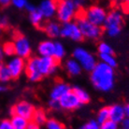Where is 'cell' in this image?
Masks as SVG:
<instances>
[{
  "instance_id": "f546056e",
  "label": "cell",
  "mask_w": 129,
  "mask_h": 129,
  "mask_svg": "<svg viewBox=\"0 0 129 129\" xmlns=\"http://www.w3.org/2000/svg\"><path fill=\"white\" fill-rule=\"evenodd\" d=\"M45 127L46 129H66L64 124L54 118L48 119L47 123H45Z\"/></svg>"
},
{
  "instance_id": "9a60e30c",
  "label": "cell",
  "mask_w": 129,
  "mask_h": 129,
  "mask_svg": "<svg viewBox=\"0 0 129 129\" xmlns=\"http://www.w3.org/2000/svg\"><path fill=\"white\" fill-rule=\"evenodd\" d=\"M72 90L70 85L64 81H58L52 86L50 92V99L59 101L64 94H67Z\"/></svg>"
},
{
  "instance_id": "7bdbcfd3",
  "label": "cell",
  "mask_w": 129,
  "mask_h": 129,
  "mask_svg": "<svg viewBox=\"0 0 129 129\" xmlns=\"http://www.w3.org/2000/svg\"><path fill=\"white\" fill-rule=\"evenodd\" d=\"M123 7H124V10H125L126 12L129 13V0H127L125 3H124V5H123Z\"/></svg>"
},
{
  "instance_id": "8992f818",
  "label": "cell",
  "mask_w": 129,
  "mask_h": 129,
  "mask_svg": "<svg viewBox=\"0 0 129 129\" xmlns=\"http://www.w3.org/2000/svg\"><path fill=\"white\" fill-rule=\"evenodd\" d=\"M107 14L108 12L103 7L99 5H92L83 12V16L93 24L101 27L104 25Z\"/></svg>"
},
{
  "instance_id": "d590c367",
  "label": "cell",
  "mask_w": 129,
  "mask_h": 129,
  "mask_svg": "<svg viewBox=\"0 0 129 129\" xmlns=\"http://www.w3.org/2000/svg\"><path fill=\"white\" fill-rule=\"evenodd\" d=\"M37 9H38V7H36L35 5L33 3H31V2H27V4H26V6H25V10H26V11H28V13L33 12V11L36 10Z\"/></svg>"
},
{
  "instance_id": "4dcf8cb0",
  "label": "cell",
  "mask_w": 129,
  "mask_h": 129,
  "mask_svg": "<svg viewBox=\"0 0 129 129\" xmlns=\"http://www.w3.org/2000/svg\"><path fill=\"white\" fill-rule=\"evenodd\" d=\"M100 129H119V124L109 120L102 124H100Z\"/></svg>"
},
{
  "instance_id": "ee69618b",
  "label": "cell",
  "mask_w": 129,
  "mask_h": 129,
  "mask_svg": "<svg viewBox=\"0 0 129 129\" xmlns=\"http://www.w3.org/2000/svg\"><path fill=\"white\" fill-rule=\"evenodd\" d=\"M5 91H6V87L4 85H2V84H0V94L5 92Z\"/></svg>"
},
{
  "instance_id": "1f68e13d",
  "label": "cell",
  "mask_w": 129,
  "mask_h": 129,
  "mask_svg": "<svg viewBox=\"0 0 129 129\" xmlns=\"http://www.w3.org/2000/svg\"><path fill=\"white\" fill-rule=\"evenodd\" d=\"M81 129H100V124L95 120H91L85 123Z\"/></svg>"
},
{
  "instance_id": "ac0fdd59",
  "label": "cell",
  "mask_w": 129,
  "mask_h": 129,
  "mask_svg": "<svg viewBox=\"0 0 129 129\" xmlns=\"http://www.w3.org/2000/svg\"><path fill=\"white\" fill-rule=\"evenodd\" d=\"M44 32L50 39H56L61 34V24L56 21H49L43 25Z\"/></svg>"
},
{
  "instance_id": "83f0119b",
  "label": "cell",
  "mask_w": 129,
  "mask_h": 129,
  "mask_svg": "<svg viewBox=\"0 0 129 129\" xmlns=\"http://www.w3.org/2000/svg\"><path fill=\"white\" fill-rule=\"evenodd\" d=\"M97 51H98V53L100 54H113L114 53V51H113L112 47L107 43V42H100L99 44L97 45Z\"/></svg>"
},
{
  "instance_id": "8d00e7d4",
  "label": "cell",
  "mask_w": 129,
  "mask_h": 129,
  "mask_svg": "<svg viewBox=\"0 0 129 129\" xmlns=\"http://www.w3.org/2000/svg\"><path fill=\"white\" fill-rule=\"evenodd\" d=\"M8 25H9V18L7 16H2V19L0 21V26L4 29L8 27Z\"/></svg>"
},
{
  "instance_id": "7c38bea8",
  "label": "cell",
  "mask_w": 129,
  "mask_h": 129,
  "mask_svg": "<svg viewBox=\"0 0 129 129\" xmlns=\"http://www.w3.org/2000/svg\"><path fill=\"white\" fill-rule=\"evenodd\" d=\"M25 64L26 62L24 61V59L20 58L15 55L8 61L6 66L9 68L12 79H18L23 73V71H25Z\"/></svg>"
},
{
  "instance_id": "603a6c76",
  "label": "cell",
  "mask_w": 129,
  "mask_h": 129,
  "mask_svg": "<svg viewBox=\"0 0 129 129\" xmlns=\"http://www.w3.org/2000/svg\"><path fill=\"white\" fill-rule=\"evenodd\" d=\"M66 53H67V51H66V48H64V44L60 41H55L52 57H53L56 61L63 60V59L64 58V56H66Z\"/></svg>"
},
{
  "instance_id": "5b68a950",
  "label": "cell",
  "mask_w": 129,
  "mask_h": 129,
  "mask_svg": "<svg viewBox=\"0 0 129 129\" xmlns=\"http://www.w3.org/2000/svg\"><path fill=\"white\" fill-rule=\"evenodd\" d=\"M76 23H77L78 26L80 28L82 38H84V39L95 40V39H98L102 36V32H103L102 28L90 23L83 15L78 17Z\"/></svg>"
},
{
  "instance_id": "f35d334b",
  "label": "cell",
  "mask_w": 129,
  "mask_h": 129,
  "mask_svg": "<svg viewBox=\"0 0 129 129\" xmlns=\"http://www.w3.org/2000/svg\"><path fill=\"white\" fill-rule=\"evenodd\" d=\"M121 124H122V129H129V118H124Z\"/></svg>"
},
{
  "instance_id": "277c9868",
  "label": "cell",
  "mask_w": 129,
  "mask_h": 129,
  "mask_svg": "<svg viewBox=\"0 0 129 129\" xmlns=\"http://www.w3.org/2000/svg\"><path fill=\"white\" fill-rule=\"evenodd\" d=\"M72 58L80 64L82 70L87 72H91L97 64L95 56L83 47L75 48L72 52Z\"/></svg>"
},
{
  "instance_id": "9c48e42d",
  "label": "cell",
  "mask_w": 129,
  "mask_h": 129,
  "mask_svg": "<svg viewBox=\"0 0 129 129\" xmlns=\"http://www.w3.org/2000/svg\"><path fill=\"white\" fill-rule=\"evenodd\" d=\"M60 36L62 38L70 39V40L76 42L81 41V39H83L76 22H70V23L62 24Z\"/></svg>"
},
{
  "instance_id": "4316f807",
  "label": "cell",
  "mask_w": 129,
  "mask_h": 129,
  "mask_svg": "<svg viewBox=\"0 0 129 129\" xmlns=\"http://www.w3.org/2000/svg\"><path fill=\"white\" fill-rule=\"evenodd\" d=\"M12 79L9 68L5 64H0V83H7Z\"/></svg>"
},
{
  "instance_id": "d4e9b609",
  "label": "cell",
  "mask_w": 129,
  "mask_h": 129,
  "mask_svg": "<svg viewBox=\"0 0 129 129\" xmlns=\"http://www.w3.org/2000/svg\"><path fill=\"white\" fill-rule=\"evenodd\" d=\"M99 58L101 63L109 66L113 69L117 67V60L114 57V54H100Z\"/></svg>"
},
{
  "instance_id": "f6af8a7d",
  "label": "cell",
  "mask_w": 129,
  "mask_h": 129,
  "mask_svg": "<svg viewBox=\"0 0 129 129\" xmlns=\"http://www.w3.org/2000/svg\"><path fill=\"white\" fill-rule=\"evenodd\" d=\"M2 32H3V28L0 26V36H1V34H2Z\"/></svg>"
},
{
  "instance_id": "e575fe53",
  "label": "cell",
  "mask_w": 129,
  "mask_h": 129,
  "mask_svg": "<svg viewBox=\"0 0 129 129\" xmlns=\"http://www.w3.org/2000/svg\"><path fill=\"white\" fill-rule=\"evenodd\" d=\"M49 108L52 110H60V106H59V102L58 101H54V100H51L49 101L48 103Z\"/></svg>"
},
{
  "instance_id": "7402d4cb",
  "label": "cell",
  "mask_w": 129,
  "mask_h": 129,
  "mask_svg": "<svg viewBox=\"0 0 129 129\" xmlns=\"http://www.w3.org/2000/svg\"><path fill=\"white\" fill-rule=\"evenodd\" d=\"M32 120L34 123H36L37 124H39V126L45 125V123H47V121H48L47 114H46L45 110H42V109H36Z\"/></svg>"
},
{
  "instance_id": "30bf717a",
  "label": "cell",
  "mask_w": 129,
  "mask_h": 129,
  "mask_svg": "<svg viewBox=\"0 0 129 129\" xmlns=\"http://www.w3.org/2000/svg\"><path fill=\"white\" fill-rule=\"evenodd\" d=\"M38 66L39 72L43 77L54 74L58 68V63L53 57H39Z\"/></svg>"
},
{
  "instance_id": "4fadbf2b",
  "label": "cell",
  "mask_w": 129,
  "mask_h": 129,
  "mask_svg": "<svg viewBox=\"0 0 129 129\" xmlns=\"http://www.w3.org/2000/svg\"><path fill=\"white\" fill-rule=\"evenodd\" d=\"M58 102L60 109L64 110H68V111L77 110L81 106V103L80 102V100L78 99V97L72 92V90L67 94H64Z\"/></svg>"
},
{
  "instance_id": "bcb514c9",
  "label": "cell",
  "mask_w": 129,
  "mask_h": 129,
  "mask_svg": "<svg viewBox=\"0 0 129 129\" xmlns=\"http://www.w3.org/2000/svg\"><path fill=\"white\" fill-rule=\"evenodd\" d=\"M1 19H2V14H1V12H0V21H1Z\"/></svg>"
},
{
  "instance_id": "e0dca14e",
  "label": "cell",
  "mask_w": 129,
  "mask_h": 129,
  "mask_svg": "<svg viewBox=\"0 0 129 129\" xmlns=\"http://www.w3.org/2000/svg\"><path fill=\"white\" fill-rule=\"evenodd\" d=\"M54 50V41L46 39L39 42L38 45V53L40 57H52Z\"/></svg>"
},
{
  "instance_id": "6da1fadb",
  "label": "cell",
  "mask_w": 129,
  "mask_h": 129,
  "mask_svg": "<svg viewBox=\"0 0 129 129\" xmlns=\"http://www.w3.org/2000/svg\"><path fill=\"white\" fill-rule=\"evenodd\" d=\"M91 83L95 90L107 93L113 89L115 84V72L109 66L98 62L90 72Z\"/></svg>"
},
{
  "instance_id": "60d3db41",
  "label": "cell",
  "mask_w": 129,
  "mask_h": 129,
  "mask_svg": "<svg viewBox=\"0 0 129 129\" xmlns=\"http://www.w3.org/2000/svg\"><path fill=\"white\" fill-rule=\"evenodd\" d=\"M11 4V1L10 0H0V6L2 7H8Z\"/></svg>"
},
{
  "instance_id": "52a82bcc",
  "label": "cell",
  "mask_w": 129,
  "mask_h": 129,
  "mask_svg": "<svg viewBox=\"0 0 129 129\" xmlns=\"http://www.w3.org/2000/svg\"><path fill=\"white\" fill-rule=\"evenodd\" d=\"M12 42L14 44L16 56L23 59L30 58V55L32 53V47L29 39L25 36L23 34H17Z\"/></svg>"
},
{
  "instance_id": "836d02e7",
  "label": "cell",
  "mask_w": 129,
  "mask_h": 129,
  "mask_svg": "<svg viewBox=\"0 0 129 129\" xmlns=\"http://www.w3.org/2000/svg\"><path fill=\"white\" fill-rule=\"evenodd\" d=\"M0 129H13L10 120L4 119L0 121Z\"/></svg>"
},
{
  "instance_id": "ffe728a7",
  "label": "cell",
  "mask_w": 129,
  "mask_h": 129,
  "mask_svg": "<svg viewBox=\"0 0 129 129\" xmlns=\"http://www.w3.org/2000/svg\"><path fill=\"white\" fill-rule=\"evenodd\" d=\"M72 92L76 94V96L78 97V99L80 100L81 105L82 104H87L90 102L91 96L89 93L85 89L80 87V86H74L72 88Z\"/></svg>"
},
{
  "instance_id": "8fae6325",
  "label": "cell",
  "mask_w": 129,
  "mask_h": 129,
  "mask_svg": "<svg viewBox=\"0 0 129 129\" xmlns=\"http://www.w3.org/2000/svg\"><path fill=\"white\" fill-rule=\"evenodd\" d=\"M38 61H39V56L30 57L25 64L26 76L28 78V80L32 82H38V81H41L43 78V76L40 74L39 70Z\"/></svg>"
},
{
  "instance_id": "2e32d148",
  "label": "cell",
  "mask_w": 129,
  "mask_h": 129,
  "mask_svg": "<svg viewBox=\"0 0 129 129\" xmlns=\"http://www.w3.org/2000/svg\"><path fill=\"white\" fill-rule=\"evenodd\" d=\"M109 112H110V121L118 124L122 123L124 118H126L124 106L121 104H113L110 107H109Z\"/></svg>"
},
{
  "instance_id": "74e56055",
  "label": "cell",
  "mask_w": 129,
  "mask_h": 129,
  "mask_svg": "<svg viewBox=\"0 0 129 129\" xmlns=\"http://www.w3.org/2000/svg\"><path fill=\"white\" fill-rule=\"evenodd\" d=\"M26 129H40V126H39V124H37L36 123H34L32 121V122H29V123H28Z\"/></svg>"
},
{
  "instance_id": "44dd1931",
  "label": "cell",
  "mask_w": 129,
  "mask_h": 129,
  "mask_svg": "<svg viewBox=\"0 0 129 129\" xmlns=\"http://www.w3.org/2000/svg\"><path fill=\"white\" fill-rule=\"evenodd\" d=\"M29 21L30 23H32L33 25L36 27H42L43 23H44V17L42 15V13L40 12V10L39 9H37L36 10H34L33 12H30L29 15Z\"/></svg>"
},
{
  "instance_id": "d6a6232c",
  "label": "cell",
  "mask_w": 129,
  "mask_h": 129,
  "mask_svg": "<svg viewBox=\"0 0 129 129\" xmlns=\"http://www.w3.org/2000/svg\"><path fill=\"white\" fill-rule=\"evenodd\" d=\"M27 2L28 1H26V0H12L11 1V5L14 8L18 9V10H23V9H25Z\"/></svg>"
},
{
  "instance_id": "3957f363",
  "label": "cell",
  "mask_w": 129,
  "mask_h": 129,
  "mask_svg": "<svg viewBox=\"0 0 129 129\" xmlns=\"http://www.w3.org/2000/svg\"><path fill=\"white\" fill-rule=\"evenodd\" d=\"M79 7L75 1L72 0H63L57 3L56 18L62 24L72 22V20L77 16Z\"/></svg>"
},
{
  "instance_id": "7a4b0ae2",
  "label": "cell",
  "mask_w": 129,
  "mask_h": 129,
  "mask_svg": "<svg viewBox=\"0 0 129 129\" xmlns=\"http://www.w3.org/2000/svg\"><path fill=\"white\" fill-rule=\"evenodd\" d=\"M123 23V14L120 10L114 9L108 12L106 21L104 23V28L107 35L114 38L120 35Z\"/></svg>"
},
{
  "instance_id": "b9f144b4",
  "label": "cell",
  "mask_w": 129,
  "mask_h": 129,
  "mask_svg": "<svg viewBox=\"0 0 129 129\" xmlns=\"http://www.w3.org/2000/svg\"><path fill=\"white\" fill-rule=\"evenodd\" d=\"M124 109H125V115L126 118H129V103H127L124 106Z\"/></svg>"
},
{
  "instance_id": "cb8c5ba5",
  "label": "cell",
  "mask_w": 129,
  "mask_h": 129,
  "mask_svg": "<svg viewBox=\"0 0 129 129\" xmlns=\"http://www.w3.org/2000/svg\"><path fill=\"white\" fill-rule=\"evenodd\" d=\"M10 122H11L13 129H26L27 124L29 123L28 120L24 119L23 117L17 116V115H12Z\"/></svg>"
},
{
  "instance_id": "ba28073f",
  "label": "cell",
  "mask_w": 129,
  "mask_h": 129,
  "mask_svg": "<svg viewBox=\"0 0 129 129\" xmlns=\"http://www.w3.org/2000/svg\"><path fill=\"white\" fill-rule=\"evenodd\" d=\"M36 108L32 103H30L26 100H21L17 102L10 110V114L23 117L26 120H32L33 115L35 113Z\"/></svg>"
},
{
  "instance_id": "d6986e66",
  "label": "cell",
  "mask_w": 129,
  "mask_h": 129,
  "mask_svg": "<svg viewBox=\"0 0 129 129\" xmlns=\"http://www.w3.org/2000/svg\"><path fill=\"white\" fill-rule=\"evenodd\" d=\"M64 69L68 72V74L72 77H76L81 73L82 68L74 58L68 59L64 63Z\"/></svg>"
},
{
  "instance_id": "ab89813d",
  "label": "cell",
  "mask_w": 129,
  "mask_h": 129,
  "mask_svg": "<svg viewBox=\"0 0 129 129\" xmlns=\"http://www.w3.org/2000/svg\"><path fill=\"white\" fill-rule=\"evenodd\" d=\"M4 59H5V54L3 52V48H2V45H0V64H3Z\"/></svg>"
},
{
  "instance_id": "5bb4252c",
  "label": "cell",
  "mask_w": 129,
  "mask_h": 129,
  "mask_svg": "<svg viewBox=\"0 0 129 129\" xmlns=\"http://www.w3.org/2000/svg\"><path fill=\"white\" fill-rule=\"evenodd\" d=\"M38 9L40 10L44 19L51 20L56 16L57 10V2L53 0H42L39 3Z\"/></svg>"
},
{
  "instance_id": "f1b7e54d",
  "label": "cell",
  "mask_w": 129,
  "mask_h": 129,
  "mask_svg": "<svg viewBox=\"0 0 129 129\" xmlns=\"http://www.w3.org/2000/svg\"><path fill=\"white\" fill-rule=\"evenodd\" d=\"M2 48H3V52L5 56H8V57H13V56H15V48H14L13 42L11 41L5 42L3 45H2Z\"/></svg>"
},
{
  "instance_id": "484cf974",
  "label": "cell",
  "mask_w": 129,
  "mask_h": 129,
  "mask_svg": "<svg viewBox=\"0 0 129 129\" xmlns=\"http://www.w3.org/2000/svg\"><path fill=\"white\" fill-rule=\"evenodd\" d=\"M110 120V112H109V107L101 108L96 114V121L99 124H102L105 122Z\"/></svg>"
}]
</instances>
